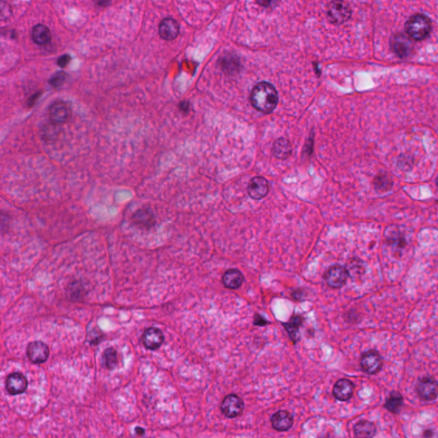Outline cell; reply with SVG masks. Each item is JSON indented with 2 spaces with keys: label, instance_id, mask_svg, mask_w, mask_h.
<instances>
[{
  "label": "cell",
  "instance_id": "1",
  "mask_svg": "<svg viewBox=\"0 0 438 438\" xmlns=\"http://www.w3.org/2000/svg\"><path fill=\"white\" fill-rule=\"evenodd\" d=\"M252 107L266 114L273 112L278 103V94L271 83L263 82L252 88L250 95Z\"/></svg>",
  "mask_w": 438,
  "mask_h": 438
},
{
  "label": "cell",
  "instance_id": "2",
  "mask_svg": "<svg viewBox=\"0 0 438 438\" xmlns=\"http://www.w3.org/2000/svg\"><path fill=\"white\" fill-rule=\"evenodd\" d=\"M406 35L411 40H425L429 36L431 31V21L428 16L423 14H415L411 16L406 22Z\"/></svg>",
  "mask_w": 438,
  "mask_h": 438
},
{
  "label": "cell",
  "instance_id": "3",
  "mask_svg": "<svg viewBox=\"0 0 438 438\" xmlns=\"http://www.w3.org/2000/svg\"><path fill=\"white\" fill-rule=\"evenodd\" d=\"M350 6L343 1H333L327 7V17L334 24H342L350 18Z\"/></svg>",
  "mask_w": 438,
  "mask_h": 438
},
{
  "label": "cell",
  "instance_id": "4",
  "mask_svg": "<svg viewBox=\"0 0 438 438\" xmlns=\"http://www.w3.org/2000/svg\"><path fill=\"white\" fill-rule=\"evenodd\" d=\"M416 392L423 401H434L438 397V382L430 376L422 377L416 385Z\"/></svg>",
  "mask_w": 438,
  "mask_h": 438
},
{
  "label": "cell",
  "instance_id": "5",
  "mask_svg": "<svg viewBox=\"0 0 438 438\" xmlns=\"http://www.w3.org/2000/svg\"><path fill=\"white\" fill-rule=\"evenodd\" d=\"M348 277L349 274L347 268L345 266L339 265L329 267L324 275V278L327 285L333 289H339L344 286Z\"/></svg>",
  "mask_w": 438,
  "mask_h": 438
},
{
  "label": "cell",
  "instance_id": "6",
  "mask_svg": "<svg viewBox=\"0 0 438 438\" xmlns=\"http://www.w3.org/2000/svg\"><path fill=\"white\" fill-rule=\"evenodd\" d=\"M382 356L376 350L367 351L360 358L362 369L367 374H377L382 370Z\"/></svg>",
  "mask_w": 438,
  "mask_h": 438
},
{
  "label": "cell",
  "instance_id": "7",
  "mask_svg": "<svg viewBox=\"0 0 438 438\" xmlns=\"http://www.w3.org/2000/svg\"><path fill=\"white\" fill-rule=\"evenodd\" d=\"M244 409V403L241 397L237 395H228L223 399L221 404V410L227 418H237L242 415Z\"/></svg>",
  "mask_w": 438,
  "mask_h": 438
},
{
  "label": "cell",
  "instance_id": "8",
  "mask_svg": "<svg viewBox=\"0 0 438 438\" xmlns=\"http://www.w3.org/2000/svg\"><path fill=\"white\" fill-rule=\"evenodd\" d=\"M414 40L406 34H398L391 41V46L395 54L401 59H406L414 50Z\"/></svg>",
  "mask_w": 438,
  "mask_h": 438
},
{
  "label": "cell",
  "instance_id": "9",
  "mask_svg": "<svg viewBox=\"0 0 438 438\" xmlns=\"http://www.w3.org/2000/svg\"><path fill=\"white\" fill-rule=\"evenodd\" d=\"M50 351L45 343L40 341L30 343L27 348V355L34 364L45 363L49 358Z\"/></svg>",
  "mask_w": 438,
  "mask_h": 438
},
{
  "label": "cell",
  "instance_id": "10",
  "mask_svg": "<svg viewBox=\"0 0 438 438\" xmlns=\"http://www.w3.org/2000/svg\"><path fill=\"white\" fill-rule=\"evenodd\" d=\"M49 117L54 124H64L70 119L71 109L65 102L58 101L50 107Z\"/></svg>",
  "mask_w": 438,
  "mask_h": 438
},
{
  "label": "cell",
  "instance_id": "11",
  "mask_svg": "<svg viewBox=\"0 0 438 438\" xmlns=\"http://www.w3.org/2000/svg\"><path fill=\"white\" fill-rule=\"evenodd\" d=\"M29 382L26 377L20 372L9 375L6 381V391L11 396L20 395L27 391Z\"/></svg>",
  "mask_w": 438,
  "mask_h": 438
},
{
  "label": "cell",
  "instance_id": "12",
  "mask_svg": "<svg viewBox=\"0 0 438 438\" xmlns=\"http://www.w3.org/2000/svg\"><path fill=\"white\" fill-rule=\"evenodd\" d=\"M247 192L252 199L256 200L263 199L269 193L268 181L262 176L252 178L247 187Z\"/></svg>",
  "mask_w": 438,
  "mask_h": 438
},
{
  "label": "cell",
  "instance_id": "13",
  "mask_svg": "<svg viewBox=\"0 0 438 438\" xmlns=\"http://www.w3.org/2000/svg\"><path fill=\"white\" fill-rule=\"evenodd\" d=\"M164 341L163 332L155 327L148 328L142 334V343L149 350H156L162 345Z\"/></svg>",
  "mask_w": 438,
  "mask_h": 438
},
{
  "label": "cell",
  "instance_id": "14",
  "mask_svg": "<svg viewBox=\"0 0 438 438\" xmlns=\"http://www.w3.org/2000/svg\"><path fill=\"white\" fill-rule=\"evenodd\" d=\"M353 391H354V385L350 380L343 379L339 380L334 384L333 389V395L338 401H346L353 396Z\"/></svg>",
  "mask_w": 438,
  "mask_h": 438
},
{
  "label": "cell",
  "instance_id": "15",
  "mask_svg": "<svg viewBox=\"0 0 438 438\" xmlns=\"http://www.w3.org/2000/svg\"><path fill=\"white\" fill-rule=\"evenodd\" d=\"M159 32L162 39L172 40L179 35V24L172 18H165L160 24Z\"/></svg>",
  "mask_w": 438,
  "mask_h": 438
},
{
  "label": "cell",
  "instance_id": "16",
  "mask_svg": "<svg viewBox=\"0 0 438 438\" xmlns=\"http://www.w3.org/2000/svg\"><path fill=\"white\" fill-rule=\"evenodd\" d=\"M292 415L287 411H278L271 417L272 427L277 431H286L293 425Z\"/></svg>",
  "mask_w": 438,
  "mask_h": 438
},
{
  "label": "cell",
  "instance_id": "17",
  "mask_svg": "<svg viewBox=\"0 0 438 438\" xmlns=\"http://www.w3.org/2000/svg\"><path fill=\"white\" fill-rule=\"evenodd\" d=\"M244 281L243 274L237 269H230L223 274L222 282L224 287L229 290H237L242 286Z\"/></svg>",
  "mask_w": 438,
  "mask_h": 438
},
{
  "label": "cell",
  "instance_id": "18",
  "mask_svg": "<svg viewBox=\"0 0 438 438\" xmlns=\"http://www.w3.org/2000/svg\"><path fill=\"white\" fill-rule=\"evenodd\" d=\"M134 223L137 225L146 228H151L153 227L156 223V219L154 217L153 213H151L150 209H140L135 213L133 215Z\"/></svg>",
  "mask_w": 438,
  "mask_h": 438
},
{
  "label": "cell",
  "instance_id": "19",
  "mask_svg": "<svg viewBox=\"0 0 438 438\" xmlns=\"http://www.w3.org/2000/svg\"><path fill=\"white\" fill-rule=\"evenodd\" d=\"M353 430L357 438H373L377 433L374 424L366 420L356 423Z\"/></svg>",
  "mask_w": 438,
  "mask_h": 438
},
{
  "label": "cell",
  "instance_id": "20",
  "mask_svg": "<svg viewBox=\"0 0 438 438\" xmlns=\"http://www.w3.org/2000/svg\"><path fill=\"white\" fill-rule=\"evenodd\" d=\"M291 145L290 141L285 138H280L275 141L272 148L273 155L276 159L285 160L291 154Z\"/></svg>",
  "mask_w": 438,
  "mask_h": 438
},
{
  "label": "cell",
  "instance_id": "21",
  "mask_svg": "<svg viewBox=\"0 0 438 438\" xmlns=\"http://www.w3.org/2000/svg\"><path fill=\"white\" fill-rule=\"evenodd\" d=\"M32 38L38 45H45L51 39L50 30L43 24H38L33 29Z\"/></svg>",
  "mask_w": 438,
  "mask_h": 438
},
{
  "label": "cell",
  "instance_id": "22",
  "mask_svg": "<svg viewBox=\"0 0 438 438\" xmlns=\"http://www.w3.org/2000/svg\"><path fill=\"white\" fill-rule=\"evenodd\" d=\"M404 399L397 391H392L384 404V408L392 414H398L403 405Z\"/></svg>",
  "mask_w": 438,
  "mask_h": 438
},
{
  "label": "cell",
  "instance_id": "23",
  "mask_svg": "<svg viewBox=\"0 0 438 438\" xmlns=\"http://www.w3.org/2000/svg\"><path fill=\"white\" fill-rule=\"evenodd\" d=\"M301 324H302V318L297 315V316L292 317L290 321L284 324V326L290 334V338L294 342L298 340V333Z\"/></svg>",
  "mask_w": 438,
  "mask_h": 438
},
{
  "label": "cell",
  "instance_id": "24",
  "mask_svg": "<svg viewBox=\"0 0 438 438\" xmlns=\"http://www.w3.org/2000/svg\"><path fill=\"white\" fill-rule=\"evenodd\" d=\"M102 359H103L104 367L110 371H113L117 367L118 363L117 351L113 348H107L103 353Z\"/></svg>",
  "mask_w": 438,
  "mask_h": 438
},
{
  "label": "cell",
  "instance_id": "25",
  "mask_svg": "<svg viewBox=\"0 0 438 438\" xmlns=\"http://www.w3.org/2000/svg\"><path fill=\"white\" fill-rule=\"evenodd\" d=\"M391 186H392V181H391V178L387 175H378L375 178V189L378 191H386V190L391 189Z\"/></svg>",
  "mask_w": 438,
  "mask_h": 438
},
{
  "label": "cell",
  "instance_id": "26",
  "mask_svg": "<svg viewBox=\"0 0 438 438\" xmlns=\"http://www.w3.org/2000/svg\"><path fill=\"white\" fill-rule=\"evenodd\" d=\"M65 78H66V74L64 72H57L53 76L50 77L49 83L54 88H59V87H61L63 85V83L65 81Z\"/></svg>",
  "mask_w": 438,
  "mask_h": 438
},
{
  "label": "cell",
  "instance_id": "27",
  "mask_svg": "<svg viewBox=\"0 0 438 438\" xmlns=\"http://www.w3.org/2000/svg\"><path fill=\"white\" fill-rule=\"evenodd\" d=\"M83 291H85L83 286H82L80 284H77L76 281H74V284L70 285L69 294L70 297L74 298V300H77L80 297H83Z\"/></svg>",
  "mask_w": 438,
  "mask_h": 438
},
{
  "label": "cell",
  "instance_id": "28",
  "mask_svg": "<svg viewBox=\"0 0 438 438\" xmlns=\"http://www.w3.org/2000/svg\"><path fill=\"white\" fill-rule=\"evenodd\" d=\"M238 64H239V62L237 61V59L232 58V57H227L225 59H223V61L221 62L222 68L229 72L236 71Z\"/></svg>",
  "mask_w": 438,
  "mask_h": 438
},
{
  "label": "cell",
  "instance_id": "29",
  "mask_svg": "<svg viewBox=\"0 0 438 438\" xmlns=\"http://www.w3.org/2000/svg\"><path fill=\"white\" fill-rule=\"evenodd\" d=\"M69 61H70V56L68 55V54H65L64 56L60 57L59 59H58V65H59L60 68H64V67H66L69 64Z\"/></svg>",
  "mask_w": 438,
  "mask_h": 438
},
{
  "label": "cell",
  "instance_id": "30",
  "mask_svg": "<svg viewBox=\"0 0 438 438\" xmlns=\"http://www.w3.org/2000/svg\"><path fill=\"white\" fill-rule=\"evenodd\" d=\"M266 324H268V322L265 321V319L262 317L257 315V314L255 315L254 324L259 325V326H263Z\"/></svg>",
  "mask_w": 438,
  "mask_h": 438
},
{
  "label": "cell",
  "instance_id": "31",
  "mask_svg": "<svg viewBox=\"0 0 438 438\" xmlns=\"http://www.w3.org/2000/svg\"><path fill=\"white\" fill-rule=\"evenodd\" d=\"M433 435V431L431 430H425L424 431V436L425 438H431Z\"/></svg>",
  "mask_w": 438,
  "mask_h": 438
},
{
  "label": "cell",
  "instance_id": "32",
  "mask_svg": "<svg viewBox=\"0 0 438 438\" xmlns=\"http://www.w3.org/2000/svg\"><path fill=\"white\" fill-rule=\"evenodd\" d=\"M136 434H138V435H142L145 434V430H144L143 428L141 427H136Z\"/></svg>",
  "mask_w": 438,
  "mask_h": 438
},
{
  "label": "cell",
  "instance_id": "33",
  "mask_svg": "<svg viewBox=\"0 0 438 438\" xmlns=\"http://www.w3.org/2000/svg\"><path fill=\"white\" fill-rule=\"evenodd\" d=\"M39 95H40V93H38V94H36V95H33L32 98H31V99H30V104H34V103H35V99H36V98L39 97Z\"/></svg>",
  "mask_w": 438,
  "mask_h": 438
},
{
  "label": "cell",
  "instance_id": "34",
  "mask_svg": "<svg viewBox=\"0 0 438 438\" xmlns=\"http://www.w3.org/2000/svg\"><path fill=\"white\" fill-rule=\"evenodd\" d=\"M436 183H437V185H438V178H437V181H436Z\"/></svg>",
  "mask_w": 438,
  "mask_h": 438
},
{
  "label": "cell",
  "instance_id": "35",
  "mask_svg": "<svg viewBox=\"0 0 438 438\" xmlns=\"http://www.w3.org/2000/svg\"><path fill=\"white\" fill-rule=\"evenodd\" d=\"M148 438H150V437H148Z\"/></svg>",
  "mask_w": 438,
  "mask_h": 438
}]
</instances>
